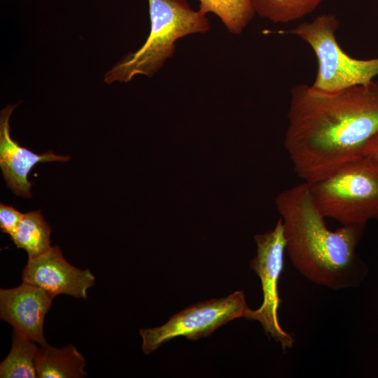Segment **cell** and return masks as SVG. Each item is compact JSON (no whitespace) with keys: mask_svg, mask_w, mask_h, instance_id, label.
Segmentation results:
<instances>
[{"mask_svg":"<svg viewBox=\"0 0 378 378\" xmlns=\"http://www.w3.org/2000/svg\"><path fill=\"white\" fill-rule=\"evenodd\" d=\"M284 146L293 169L314 183L363 156L378 132V80L334 92L298 84L290 91Z\"/></svg>","mask_w":378,"mask_h":378,"instance_id":"obj_1","label":"cell"},{"mask_svg":"<svg viewBox=\"0 0 378 378\" xmlns=\"http://www.w3.org/2000/svg\"><path fill=\"white\" fill-rule=\"evenodd\" d=\"M286 239V251L296 270L311 282L332 290L356 286L365 267L356 253L365 225L330 230L303 182L276 198Z\"/></svg>","mask_w":378,"mask_h":378,"instance_id":"obj_2","label":"cell"},{"mask_svg":"<svg viewBox=\"0 0 378 378\" xmlns=\"http://www.w3.org/2000/svg\"><path fill=\"white\" fill-rule=\"evenodd\" d=\"M150 31L144 45L108 70L104 82H129L135 76H153L172 57L175 43L186 36L205 33L209 22L188 0H148Z\"/></svg>","mask_w":378,"mask_h":378,"instance_id":"obj_3","label":"cell"},{"mask_svg":"<svg viewBox=\"0 0 378 378\" xmlns=\"http://www.w3.org/2000/svg\"><path fill=\"white\" fill-rule=\"evenodd\" d=\"M309 184L324 217L342 225L378 219V164L373 160L365 156L354 159Z\"/></svg>","mask_w":378,"mask_h":378,"instance_id":"obj_4","label":"cell"},{"mask_svg":"<svg viewBox=\"0 0 378 378\" xmlns=\"http://www.w3.org/2000/svg\"><path fill=\"white\" fill-rule=\"evenodd\" d=\"M339 20L336 15L323 13L312 21L304 22L284 33L307 43L317 60L314 89L334 92L365 85L378 76V58L360 59L351 57L340 46L336 37Z\"/></svg>","mask_w":378,"mask_h":378,"instance_id":"obj_5","label":"cell"},{"mask_svg":"<svg viewBox=\"0 0 378 378\" xmlns=\"http://www.w3.org/2000/svg\"><path fill=\"white\" fill-rule=\"evenodd\" d=\"M249 309L242 290L196 303L174 314L161 326L141 329L142 350L145 354H150L162 344L178 337L191 340L208 337L227 322L245 318Z\"/></svg>","mask_w":378,"mask_h":378,"instance_id":"obj_6","label":"cell"},{"mask_svg":"<svg viewBox=\"0 0 378 378\" xmlns=\"http://www.w3.org/2000/svg\"><path fill=\"white\" fill-rule=\"evenodd\" d=\"M256 255L250 266L260 277L263 293L261 306L249 309L246 318L258 321L265 332L280 343L284 351L293 347L294 338L281 326L278 311L281 300L279 281L284 265L286 239L282 219L280 218L273 230L254 236Z\"/></svg>","mask_w":378,"mask_h":378,"instance_id":"obj_7","label":"cell"},{"mask_svg":"<svg viewBox=\"0 0 378 378\" xmlns=\"http://www.w3.org/2000/svg\"><path fill=\"white\" fill-rule=\"evenodd\" d=\"M22 278L23 282L40 288L52 299L59 294L86 299L87 290L95 279L88 269L81 270L68 262L57 246L29 258Z\"/></svg>","mask_w":378,"mask_h":378,"instance_id":"obj_8","label":"cell"},{"mask_svg":"<svg viewBox=\"0 0 378 378\" xmlns=\"http://www.w3.org/2000/svg\"><path fill=\"white\" fill-rule=\"evenodd\" d=\"M52 298L40 288L23 282L18 287L0 290V316L14 332L36 342H46L43 323Z\"/></svg>","mask_w":378,"mask_h":378,"instance_id":"obj_9","label":"cell"},{"mask_svg":"<svg viewBox=\"0 0 378 378\" xmlns=\"http://www.w3.org/2000/svg\"><path fill=\"white\" fill-rule=\"evenodd\" d=\"M15 105H8L1 111L0 117V166L10 189L20 196L31 197L32 183L27 175L38 162H66L70 158L48 151L36 154L22 147L10 134L9 118Z\"/></svg>","mask_w":378,"mask_h":378,"instance_id":"obj_10","label":"cell"},{"mask_svg":"<svg viewBox=\"0 0 378 378\" xmlns=\"http://www.w3.org/2000/svg\"><path fill=\"white\" fill-rule=\"evenodd\" d=\"M83 356L71 344L55 348L48 343L40 345L36 356L37 377L78 378L87 376Z\"/></svg>","mask_w":378,"mask_h":378,"instance_id":"obj_11","label":"cell"},{"mask_svg":"<svg viewBox=\"0 0 378 378\" xmlns=\"http://www.w3.org/2000/svg\"><path fill=\"white\" fill-rule=\"evenodd\" d=\"M50 232V227L41 211H33L23 214L10 238L17 248L24 249L29 258H33L51 248Z\"/></svg>","mask_w":378,"mask_h":378,"instance_id":"obj_12","label":"cell"},{"mask_svg":"<svg viewBox=\"0 0 378 378\" xmlns=\"http://www.w3.org/2000/svg\"><path fill=\"white\" fill-rule=\"evenodd\" d=\"M36 342L13 331L10 352L0 364L1 378L37 377Z\"/></svg>","mask_w":378,"mask_h":378,"instance_id":"obj_13","label":"cell"},{"mask_svg":"<svg viewBox=\"0 0 378 378\" xmlns=\"http://www.w3.org/2000/svg\"><path fill=\"white\" fill-rule=\"evenodd\" d=\"M255 14L274 23H288L310 14L323 0H249Z\"/></svg>","mask_w":378,"mask_h":378,"instance_id":"obj_14","label":"cell"},{"mask_svg":"<svg viewBox=\"0 0 378 378\" xmlns=\"http://www.w3.org/2000/svg\"><path fill=\"white\" fill-rule=\"evenodd\" d=\"M199 10L218 17L227 29L240 34L253 19L255 12L249 0H198Z\"/></svg>","mask_w":378,"mask_h":378,"instance_id":"obj_15","label":"cell"},{"mask_svg":"<svg viewBox=\"0 0 378 378\" xmlns=\"http://www.w3.org/2000/svg\"><path fill=\"white\" fill-rule=\"evenodd\" d=\"M23 214L13 206L1 204L0 227L1 231L10 237L21 221Z\"/></svg>","mask_w":378,"mask_h":378,"instance_id":"obj_16","label":"cell"},{"mask_svg":"<svg viewBox=\"0 0 378 378\" xmlns=\"http://www.w3.org/2000/svg\"><path fill=\"white\" fill-rule=\"evenodd\" d=\"M363 156L378 164V132L372 136L366 144Z\"/></svg>","mask_w":378,"mask_h":378,"instance_id":"obj_17","label":"cell"}]
</instances>
